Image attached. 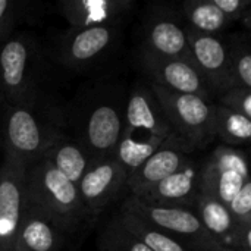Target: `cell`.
Instances as JSON below:
<instances>
[{
  "mask_svg": "<svg viewBox=\"0 0 251 251\" xmlns=\"http://www.w3.org/2000/svg\"><path fill=\"white\" fill-rule=\"evenodd\" d=\"M65 119L40 106H9L4 118V154L29 168L65 134Z\"/></svg>",
  "mask_w": 251,
  "mask_h": 251,
  "instance_id": "2",
  "label": "cell"
},
{
  "mask_svg": "<svg viewBox=\"0 0 251 251\" xmlns=\"http://www.w3.org/2000/svg\"><path fill=\"white\" fill-rule=\"evenodd\" d=\"M97 251H151L115 215L97 238Z\"/></svg>",
  "mask_w": 251,
  "mask_h": 251,
  "instance_id": "26",
  "label": "cell"
},
{
  "mask_svg": "<svg viewBox=\"0 0 251 251\" xmlns=\"http://www.w3.org/2000/svg\"><path fill=\"white\" fill-rule=\"evenodd\" d=\"M163 141L166 140L121 137V141L116 146L113 157L125 168L129 176L163 144Z\"/></svg>",
  "mask_w": 251,
  "mask_h": 251,
  "instance_id": "25",
  "label": "cell"
},
{
  "mask_svg": "<svg viewBox=\"0 0 251 251\" xmlns=\"http://www.w3.org/2000/svg\"><path fill=\"white\" fill-rule=\"evenodd\" d=\"M126 93L116 81H97L74 99L65 128L94 160L113 156L124 132Z\"/></svg>",
  "mask_w": 251,
  "mask_h": 251,
  "instance_id": "1",
  "label": "cell"
},
{
  "mask_svg": "<svg viewBox=\"0 0 251 251\" xmlns=\"http://www.w3.org/2000/svg\"><path fill=\"white\" fill-rule=\"evenodd\" d=\"M43 157L74 184H78L96 162L88 150L68 132H65Z\"/></svg>",
  "mask_w": 251,
  "mask_h": 251,
  "instance_id": "20",
  "label": "cell"
},
{
  "mask_svg": "<svg viewBox=\"0 0 251 251\" xmlns=\"http://www.w3.org/2000/svg\"><path fill=\"white\" fill-rule=\"evenodd\" d=\"M126 184L128 172L110 156L94 162L79 179L76 188L84 207L93 218L118 200L121 194L128 190Z\"/></svg>",
  "mask_w": 251,
  "mask_h": 251,
  "instance_id": "11",
  "label": "cell"
},
{
  "mask_svg": "<svg viewBox=\"0 0 251 251\" xmlns=\"http://www.w3.org/2000/svg\"><path fill=\"white\" fill-rule=\"evenodd\" d=\"M179 12L187 26L203 34L219 35L234 24L216 7L213 0H185Z\"/></svg>",
  "mask_w": 251,
  "mask_h": 251,
  "instance_id": "21",
  "label": "cell"
},
{
  "mask_svg": "<svg viewBox=\"0 0 251 251\" xmlns=\"http://www.w3.org/2000/svg\"><path fill=\"white\" fill-rule=\"evenodd\" d=\"M122 137L159 140L174 137L169 122L149 82H137L129 94H126Z\"/></svg>",
  "mask_w": 251,
  "mask_h": 251,
  "instance_id": "13",
  "label": "cell"
},
{
  "mask_svg": "<svg viewBox=\"0 0 251 251\" xmlns=\"http://www.w3.org/2000/svg\"><path fill=\"white\" fill-rule=\"evenodd\" d=\"M190 150L175 137L168 138L163 144L128 176V190L132 197H138L147 188L172 175L185 166L191 157Z\"/></svg>",
  "mask_w": 251,
  "mask_h": 251,
  "instance_id": "16",
  "label": "cell"
},
{
  "mask_svg": "<svg viewBox=\"0 0 251 251\" xmlns=\"http://www.w3.org/2000/svg\"><path fill=\"white\" fill-rule=\"evenodd\" d=\"M3 100H4V97H3V93H1V88H0V104L3 103Z\"/></svg>",
  "mask_w": 251,
  "mask_h": 251,
  "instance_id": "32",
  "label": "cell"
},
{
  "mask_svg": "<svg viewBox=\"0 0 251 251\" xmlns=\"http://www.w3.org/2000/svg\"><path fill=\"white\" fill-rule=\"evenodd\" d=\"M121 209H125L160 228L190 251H234L219 246L207 234L193 209L149 204L132 196L122 203Z\"/></svg>",
  "mask_w": 251,
  "mask_h": 251,
  "instance_id": "6",
  "label": "cell"
},
{
  "mask_svg": "<svg viewBox=\"0 0 251 251\" xmlns=\"http://www.w3.org/2000/svg\"><path fill=\"white\" fill-rule=\"evenodd\" d=\"M150 87L160 103L174 137L191 153L206 147L215 140L213 100L194 94L172 93L153 84H150Z\"/></svg>",
  "mask_w": 251,
  "mask_h": 251,
  "instance_id": "4",
  "label": "cell"
},
{
  "mask_svg": "<svg viewBox=\"0 0 251 251\" xmlns=\"http://www.w3.org/2000/svg\"><path fill=\"white\" fill-rule=\"evenodd\" d=\"M26 168L4 154L0 166V251H15L25 206Z\"/></svg>",
  "mask_w": 251,
  "mask_h": 251,
  "instance_id": "14",
  "label": "cell"
},
{
  "mask_svg": "<svg viewBox=\"0 0 251 251\" xmlns=\"http://www.w3.org/2000/svg\"><path fill=\"white\" fill-rule=\"evenodd\" d=\"M216 7L228 16L232 22H241V19L250 12V0H213Z\"/></svg>",
  "mask_w": 251,
  "mask_h": 251,
  "instance_id": "30",
  "label": "cell"
},
{
  "mask_svg": "<svg viewBox=\"0 0 251 251\" xmlns=\"http://www.w3.org/2000/svg\"><path fill=\"white\" fill-rule=\"evenodd\" d=\"M134 6L132 0H62L57 3L59 13L74 29L121 25Z\"/></svg>",
  "mask_w": 251,
  "mask_h": 251,
  "instance_id": "17",
  "label": "cell"
},
{
  "mask_svg": "<svg viewBox=\"0 0 251 251\" xmlns=\"http://www.w3.org/2000/svg\"><path fill=\"white\" fill-rule=\"evenodd\" d=\"M137 62L149 76L150 84L179 94H194L213 100L210 90L191 60L162 57L147 51H138Z\"/></svg>",
  "mask_w": 251,
  "mask_h": 251,
  "instance_id": "10",
  "label": "cell"
},
{
  "mask_svg": "<svg viewBox=\"0 0 251 251\" xmlns=\"http://www.w3.org/2000/svg\"><path fill=\"white\" fill-rule=\"evenodd\" d=\"M200 193V165L190 160L179 171L147 188L138 197L140 201L160 206H178L193 209Z\"/></svg>",
  "mask_w": 251,
  "mask_h": 251,
  "instance_id": "18",
  "label": "cell"
},
{
  "mask_svg": "<svg viewBox=\"0 0 251 251\" xmlns=\"http://www.w3.org/2000/svg\"><path fill=\"white\" fill-rule=\"evenodd\" d=\"M250 181L247 157L235 147L221 144L200 165V190L225 206Z\"/></svg>",
  "mask_w": 251,
  "mask_h": 251,
  "instance_id": "9",
  "label": "cell"
},
{
  "mask_svg": "<svg viewBox=\"0 0 251 251\" xmlns=\"http://www.w3.org/2000/svg\"><path fill=\"white\" fill-rule=\"evenodd\" d=\"M69 237L57 221L25 199L15 251H59Z\"/></svg>",
  "mask_w": 251,
  "mask_h": 251,
  "instance_id": "15",
  "label": "cell"
},
{
  "mask_svg": "<svg viewBox=\"0 0 251 251\" xmlns=\"http://www.w3.org/2000/svg\"><path fill=\"white\" fill-rule=\"evenodd\" d=\"M185 32L193 65L201 75L212 96L219 97L232 87L226 41L221 35L203 34L187 25Z\"/></svg>",
  "mask_w": 251,
  "mask_h": 251,
  "instance_id": "12",
  "label": "cell"
},
{
  "mask_svg": "<svg viewBox=\"0 0 251 251\" xmlns=\"http://www.w3.org/2000/svg\"><path fill=\"white\" fill-rule=\"evenodd\" d=\"M22 6L24 3L13 0H0V44L12 37V31L22 15Z\"/></svg>",
  "mask_w": 251,
  "mask_h": 251,
  "instance_id": "28",
  "label": "cell"
},
{
  "mask_svg": "<svg viewBox=\"0 0 251 251\" xmlns=\"http://www.w3.org/2000/svg\"><path fill=\"white\" fill-rule=\"evenodd\" d=\"M116 215L121 222L151 251H190L160 228L125 209H121Z\"/></svg>",
  "mask_w": 251,
  "mask_h": 251,
  "instance_id": "23",
  "label": "cell"
},
{
  "mask_svg": "<svg viewBox=\"0 0 251 251\" xmlns=\"http://www.w3.org/2000/svg\"><path fill=\"white\" fill-rule=\"evenodd\" d=\"M38 47L28 35H12L0 46V88L9 106L35 103Z\"/></svg>",
  "mask_w": 251,
  "mask_h": 251,
  "instance_id": "5",
  "label": "cell"
},
{
  "mask_svg": "<svg viewBox=\"0 0 251 251\" xmlns=\"http://www.w3.org/2000/svg\"><path fill=\"white\" fill-rule=\"evenodd\" d=\"M193 210L207 234L219 246L232 250V241L238 226L234 222L228 207L210 194L200 190Z\"/></svg>",
  "mask_w": 251,
  "mask_h": 251,
  "instance_id": "19",
  "label": "cell"
},
{
  "mask_svg": "<svg viewBox=\"0 0 251 251\" xmlns=\"http://www.w3.org/2000/svg\"><path fill=\"white\" fill-rule=\"evenodd\" d=\"M213 132L224 146L238 147L249 143L251 137V119L232 112L215 101L213 106Z\"/></svg>",
  "mask_w": 251,
  "mask_h": 251,
  "instance_id": "22",
  "label": "cell"
},
{
  "mask_svg": "<svg viewBox=\"0 0 251 251\" xmlns=\"http://www.w3.org/2000/svg\"><path fill=\"white\" fill-rule=\"evenodd\" d=\"M121 25L74 29L68 28L54 44L56 60L71 69H84L101 62L116 47Z\"/></svg>",
  "mask_w": 251,
  "mask_h": 251,
  "instance_id": "7",
  "label": "cell"
},
{
  "mask_svg": "<svg viewBox=\"0 0 251 251\" xmlns=\"http://www.w3.org/2000/svg\"><path fill=\"white\" fill-rule=\"evenodd\" d=\"M232 87L251 88V43L247 32L231 34L226 40Z\"/></svg>",
  "mask_w": 251,
  "mask_h": 251,
  "instance_id": "24",
  "label": "cell"
},
{
  "mask_svg": "<svg viewBox=\"0 0 251 251\" xmlns=\"http://www.w3.org/2000/svg\"><path fill=\"white\" fill-rule=\"evenodd\" d=\"M234 251H251V224L240 225L232 241Z\"/></svg>",
  "mask_w": 251,
  "mask_h": 251,
  "instance_id": "31",
  "label": "cell"
},
{
  "mask_svg": "<svg viewBox=\"0 0 251 251\" xmlns=\"http://www.w3.org/2000/svg\"><path fill=\"white\" fill-rule=\"evenodd\" d=\"M140 50L162 57L191 60L181 12L169 4L151 6L141 24Z\"/></svg>",
  "mask_w": 251,
  "mask_h": 251,
  "instance_id": "8",
  "label": "cell"
},
{
  "mask_svg": "<svg viewBox=\"0 0 251 251\" xmlns=\"http://www.w3.org/2000/svg\"><path fill=\"white\" fill-rule=\"evenodd\" d=\"M216 103L251 119V88L231 87L218 97Z\"/></svg>",
  "mask_w": 251,
  "mask_h": 251,
  "instance_id": "27",
  "label": "cell"
},
{
  "mask_svg": "<svg viewBox=\"0 0 251 251\" xmlns=\"http://www.w3.org/2000/svg\"><path fill=\"white\" fill-rule=\"evenodd\" d=\"M26 200L57 221L71 235L91 219L84 207L76 184L71 182L44 157L26 168Z\"/></svg>",
  "mask_w": 251,
  "mask_h": 251,
  "instance_id": "3",
  "label": "cell"
},
{
  "mask_svg": "<svg viewBox=\"0 0 251 251\" xmlns=\"http://www.w3.org/2000/svg\"><path fill=\"white\" fill-rule=\"evenodd\" d=\"M226 207L237 226L251 224V181L241 188Z\"/></svg>",
  "mask_w": 251,
  "mask_h": 251,
  "instance_id": "29",
  "label": "cell"
}]
</instances>
